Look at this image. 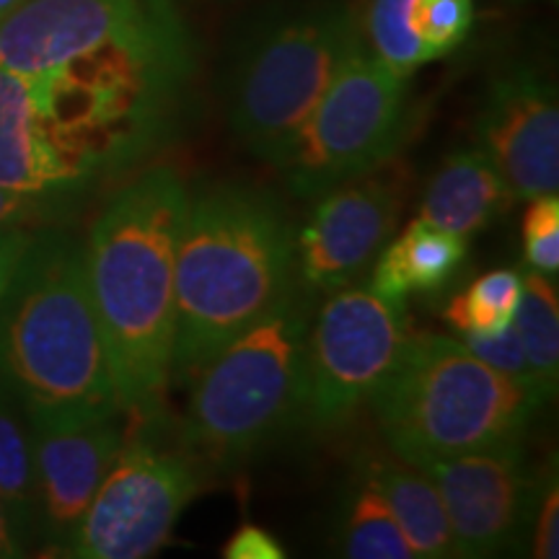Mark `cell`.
Wrapping results in <instances>:
<instances>
[{"label":"cell","mask_w":559,"mask_h":559,"mask_svg":"<svg viewBox=\"0 0 559 559\" xmlns=\"http://www.w3.org/2000/svg\"><path fill=\"white\" fill-rule=\"evenodd\" d=\"M226 559H283L285 549L267 528L243 523L234 531V536L223 547Z\"/></svg>","instance_id":"obj_27"},{"label":"cell","mask_w":559,"mask_h":559,"mask_svg":"<svg viewBox=\"0 0 559 559\" xmlns=\"http://www.w3.org/2000/svg\"><path fill=\"white\" fill-rule=\"evenodd\" d=\"M26 412L37 459V534L50 547L68 551L83 513L122 449L128 436L122 415L128 412Z\"/></svg>","instance_id":"obj_13"},{"label":"cell","mask_w":559,"mask_h":559,"mask_svg":"<svg viewBox=\"0 0 559 559\" xmlns=\"http://www.w3.org/2000/svg\"><path fill=\"white\" fill-rule=\"evenodd\" d=\"M0 383L26 409H124L75 236L34 234L21 257L0 298Z\"/></svg>","instance_id":"obj_3"},{"label":"cell","mask_w":559,"mask_h":559,"mask_svg":"<svg viewBox=\"0 0 559 559\" xmlns=\"http://www.w3.org/2000/svg\"><path fill=\"white\" fill-rule=\"evenodd\" d=\"M389 451L412 461L523 443L542 404L526 386L440 334H409L370 400Z\"/></svg>","instance_id":"obj_5"},{"label":"cell","mask_w":559,"mask_h":559,"mask_svg":"<svg viewBox=\"0 0 559 559\" xmlns=\"http://www.w3.org/2000/svg\"><path fill=\"white\" fill-rule=\"evenodd\" d=\"M190 192L151 166L107 202L83 243L111 373L132 419H164L171 394L174 264Z\"/></svg>","instance_id":"obj_1"},{"label":"cell","mask_w":559,"mask_h":559,"mask_svg":"<svg viewBox=\"0 0 559 559\" xmlns=\"http://www.w3.org/2000/svg\"><path fill=\"white\" fill-rule=\"evenodd\" d=\"M400 158L342 181L313 205L296 239V275L311 296H332L358 283L400 223L409 192Z\"/></svg>","instance_id":"obj_10"},{"label":"cell","mask_w":559,"mask_h":559,"mask_svg":"<svg viewBox=\"0 0 559 559\" xmlns=\"http://www.w3.org/2000/svg\"><path fill=\"white\" fill-rule=\"evenodd\" d=\"M513 202V194L479 148L453 151L432 174L419 205V221L461 239L485 230Z\"/></svg>","instance_id":"obj_15"},{"label":"cell","mask_w":559,"mask_h":559,"mask_svg":"<svg viewBox=\"0 0 559 559\" xmlns=\"http://www.w3.org/2000/svg\"><path fill=\"white\" fill-rule=\"evenodd\" d=\"M409 128V79L360 47L321 96L280 166L298 198H319L396 156Z\"/></svg>","instance_id":"obj_7"},{"label":"cell","mask_w":559,"mask_h":559,"mask_svg":"<svg viewBox=\"0 0 559 559\" xmlns=\"http://www.w3.org/2000/svg\"><path fill=\"white\" fill-rule=\"evenodd\" d=\"M334 547L349 559H415L389 506L358 472L334 523Z\"/></svg>","instance_id":"obj_20"},{"label":"cell","mask_w":559,"mask_h":559,"mask_svg":"<svg viewBox=\"0 0 559 559\" xmlns=\"http://www.w3.org/2000/svg\"><path fill=\"white\" fill-rule=\"evenodd\" d=\"M366 45L358 11L342 0L304 3L257 24L228 75V120L243 148L283 166L321 96Z\"/></svg>","instance_id":"obj_6"},{"label":"cell","mask_w":559,"mask_h":559,"mask_svg":"<svg viewBox=\"0 0 559 559\" xmlns=\"http://www.w3.org/2000/svg\"><path fill=\"white\" fill-rule=\"evenodd\" d=\"M464 262L466 239L417 218L376 257L370 290L391 304H407L412 293L443 290Z\"/></svg>","instance_id":"obj_17"},{"label":"cell","mask_w":559,"mask_h":559,"mask_svg":"<svg viewBox=\"0 0 559 559\" xmlns=\"http://www.w3.org/2000/svg\"><path fill=\"white\" fill-rule=\"evenodd\" d=\"M412 3L415 0H373L366 16L368 47L404 79H412L419 66L430 62L412 29Z\"/></svg>","instance_id":"obj_22"},{"label":"cell","mask_w":559,"mask_h":559,"mask_svg":"<svg viewBox=\"0 0 559 559\" xmlns=\"http://www.w3.org/2000/svg\"><path fill=\"white\" fill-rule=\"evenodd\" d=\"M415 466L428 474L443 500L453 557H495L519 547L536 489L521 443L425 459Z\"/></svg>","instance_id":"obj_11"},{"label":"cell","mask_w":559,"mask_h":559,"mask_svg":"<svg viewBox=\"0 0 559 559\" xmlns=\"http://www.w3.org/2000/svg\"><path fill=\"white\" fill-rule=\"evenodd\" d=\"M158 423L164 419H138L140 430H128L70 542V557L143 559L169 544L202 481L192 453L156 436Z\"/></svg>","instance_id":"obj_8"},{"label":"cell","mask_w":559,"mask_h":559,"mask_svg":"<svg viewBox=\"0 0 559 559\" xmlns=\"http://www.w3.org/2000/svg\"><path fill=\"white\" fill-rule=\"evenodd\" d=\"M459 342L469 349L474 358H479L481 362H487L489 368L500 370V373H506L513 381H519L521 386H526L531 394L536 396V402L542 404L539 391H536V383H534V373H531L526 353H523L513 324L502 326L500 332H492V334H479V332L461 334Z\"/></svg>","instance_id":"obj_25"},{"label":"cell","mask_w":559,"mask_h":559,"mask_svg":"<svg viewBox=\"0 0 559 559\" xmlns=\"http://www.w3.org/2000/svg\"><path fill=\"white\" fill-rule=\"evenodd\" d=\"M296 280V236L272 194L218 185L190 198L174 264L171 389L275 309Z\"/></svg>","instance_id":"obj_2"},{"label":"cell","mask_w":559,"mask_h":559,"mask_svg":"<svg viewBox=\"0 0 559 559\" xmlns=\"http://www.w3.org/2000/svg\"><path fill=\"white\" fill-rule=\"evenodd\" d=\"M521 298L515 306L513 324L526 360L534 373L542 404L555 400L559 381V298L555 277L531 270L521 275Z\"/></svg>","instance_id":"obj_19"},{"label":"cell","mask_w":559,"mask_h":559,"mask_svg":"<svg viewBox=\"0 0 559 559\" xmlns=\"http://www.w3.org/2000/svg\"><path fill=\"white\" fill-rule=\"evenodd\" d=\"M472 0H415L412 3V29L423 41L430 60L456 50L472 29Z\"/></svg>","instance_id":"obj_23"},{"label":"cell","mask_w":559,"mask_h":559,"mask_svg":"<svg viewBox=\"0 0 559 559\" xmlns=\"http://www.w3.org/2000/svg\"><path fill=\"white\" fill-rule=\"evenodd\" d=\"M0 502L29 542L37 536L39 495L29 412L11 389H0Z\"/></svg>","instance_id":"obj_18"},{"label":"cell","mask_w":559,"mask_h":559,"mask_svg":"<svg viewBox=\"0 0 559 559\" xmlns=\"http://www.w3.org/2000/svg\"><path fill=\"white\" fill-rule=\"evenodd\" d=\"M313 296L298 283L192 376L181 445L194 461L234 466L304 423L306 340Z\"/></svg>","instance_id":"obj_4"},{"label":"cell","mask_w":559,"mask_h":559,"mask_svg":"<svg viewBox=\"0 0 559 559\" xmlns=\"http://www.w3.org/2000/svg\"><path fill=\"white\" fill-rule=\"evenodd\" d=\"M185 21L179 0H26L0 24V68L52 73L111 41Z\"/></svg>","instance_id":"obj_12"},{"label":"cell","mask_w":559,"mask_h":559,"mask_svg":"<svg viewBox=\"0 0 559 559\" xmlns=\"http://www.w3.org/2000/svg\"><path fill=\"white\" fill-rule=\"evenodd\" d=\"M526 531L531 534V557H559V481L555 459H551V464H544L542 469L536 472V489L534 502H531Z\"/></svg>","instance_id":"obj_24"},{"label":"cell","mask_w":559,"mask_h":559,"mask_svg":"<svg viewBox=\"0 0 559 559\" xmlns=\"http://www.w3.org/2000/svg\"><path fill=\"white\" fill-rule=\"evenodd\" d=\"M26 547H29V542L24 539V534L16 528V523L11 521L9 510L0 502V559L26 555Z\"/></svg>","instance_id":"obj_30"},{"label":"cell","mask_w":559,"mask_h":559,"mask_svg":"<svg viewBox=\"0 0 559 559\" xmlns=\"http://www.w3.org/2000/svg\"><path fill=\"white\" fill-rule=\"evenodd\" d=\"M521 272L492 270L474 280L445 309V321L459 334H492L510 324L521 298Z\"/></svg>","instance_id":"obj_21"},{"label":"cell","mask_w":559,"mask_h":559,"mask_svg":"<svg viewBox=\"0 0 559 559\" xmlns=\"http://www.w3.org/2000/svg\"><path fill=\"white\" fill-rule=\"evenodd\" d=\"M34 239L32 228H3L0 230V298L9 288L13 272H16L21 257L26 254Z\"/></svg>","instance_id":"obj_29"},{"label":"cell","mask_w":559,"mask_h":559,"mask_svg":"<svg viewBox=\"0 0 559 559\" xmlns=\"http://www.w3.org/2000/svg\"><path fill=\"white\" fill-rule=\"evenodd\" d=\"M544 236H559L557 194H542L531 200L526 218H523V241L544 239Z\"/></svg>","instance_id":"obj_28"},{"label":"cell","mask_w":559,"mask_h":559,"mask_svg":"<svg viewBox=\"0 0 559 559\" xmlns=\"http://www.w3.org/2000/svg\"><path fill=\"white\" fill-rule=\"evenodd\" d=\"M355 472L386 502L415 557H453L451 526L436 485L419 466L391 453H362Z\"/></svg>","instance_id":"obj_16"},{"label":"cell","mask_w":559,"mask_h":559,"mask_svg":"<svg viewBox=\"0 0 559 559\" xmlns=\"http://www.w3.org/2000/svg\"><path fill=\"white\" fill-rule=\"evenodd\" d=\"M477 148L492 160L513 200L559 190V109L555 86L531 66L489 83L477 117Z\"/></svg>","instance_id":"obj_14"},{"label":"cell","mask_w":559,"mask_h":559,"mask_svg":"<svg viewBox=\"0 0 559 559\" xmlns=\"http://www.w3.org/2000/svg\"><path fill=\"white\" fill-rule=\"evenodd\" d=\"M62 200L41 198L0 187V230L3 228H32L37 223H47L58 213Z\"/></svg>","instance_id":"obj_26"},{"label":"cell","mask_w":559,"mask_h":559,"mask_svg":"<svg viewBox=\"0 0 559 559\" xmlns=\"http://www.w3.org/2000/svg\"><path fill=\"white\" fill-rule=\"evenodd\" d=\"M407 304L349 285L332 293L306 340L304 425L334 430L370 404L409 342Z\"/></svg>","instance_id":"obj_9"},{"label":"cell","mask_w":559,"mask_h":559,"mask_svg":"<svg viewBox=\"0 0 559 559\" xmlns=\"http://www.w3.org/2000/svg\"><path fill=\"white\" fill-rule=\"evenodd\" d=\"M21 3H26V0H0V24H3V21L9 19Z\"/></svg>","instance_id":"obj_31"}]
</instances>
